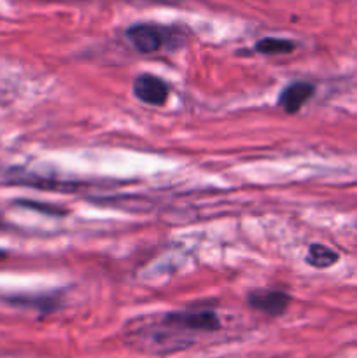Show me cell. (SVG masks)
<instances>
[{"label":"cell","mask_w":357,"mask_h":358,"mask_svg":"<svg viewBox=\"0 0 357 358\" xmlns=\"http://www.w3.org/2000/svg\"><path fill=\"white\" fill-rule=\"evenodd\" d=\"M336 261H338V254L326 245H312L307 254L308 264L317 269L331 268L332 264H336Z\"/></svg>","instance_id":"8992f818"},{"label":"cell","mask_w":357,"mask_h":358,"mask_svg":"<svg viewBox=\"0 0 357 358\" xmlns=\"http://www.w3.org/2000/svg\"><path fill=\"white\" fill-rule=\"evenodd\" d=\"M247 303L252 310L268 317H279L289 308L290 296L282 290H254L247 296Z\"/></svg>","instance_id":"3957f363"},{"label":"cell","mask_w":357,"mask_h":358,"mask_svg":"<svg viewBox=\"0 0 357 358\" xmlns=\"http://www.w3.org/2000/svg\"><path fill=\"white\" fill-rule=\"evenodd\" d=\"M315 86L307 80H298V83L289 84L286 90L280 93L279 107L287 114H296L301 110L304 103L314 96Z\"/></svg>","instance_id":"5b68a950"},{"label":"cell","mask_w":357,"mask_h":358,"mask_svg":"<svg viewBox=\"0 0 357 358\" xmlns=\"http://www.w3.org/2000/svg\"><path fill=\"white\" fill-rule=\"evenodd\" d=\"M296 44L289 38H275V37H266L255 44V51L261 55H287L293 52Z\"/></svg>","instance_id":"52a82bcc"},{"label":"cell","mask_w":357,"mask_h":358,"mask_svg":"<svg viewBox=\"0 0 357 358\" xmlns=\"http://www.w3.org/2000/svg\"><path fill=\"white\" fill-rule=\"evenodd\" d=\"M163 324L177 331L178 334H186V332H214L220 329V320L212 310H182V311H172L161 318Z\"/></svg>","instance_id":"6da1fadb"},{"label":"cell","mask_w":357,"mask_h":358,"mask_svg":"<svg viewBox=\"0 0 357 358\" xmlns=\"http://www.w3.org/2000/svg\"><path fill=\"white\" fill-rule=\"evenodd\" d=\"M168 34L170 31L167 28L149 23L133 24L126 30L128 41L142 55H149V52H156L163 49L168 42Z\"/></svg>","instance_id":"7a4b0ae2"},{"label":"cell","mask_w":357,"mask_h":358,"mask_svg":"<svg viewBox=\"0 0 357 358\" xmlns=\"http://www.w3.org/2000/svg\"><path fill=\"white\" fill-rule=\"evenodd\" d=\"M168 84L150 73L139 76L133 83V94L149 105H163L168 98Z\"/></svg>","instance_id":"277c9868"}]
</instances>
